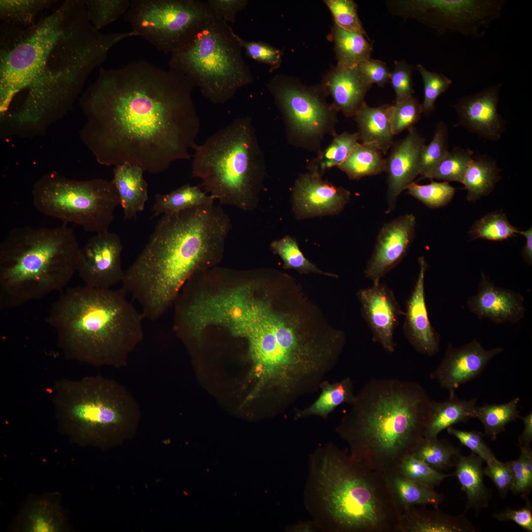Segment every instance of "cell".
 Masks as SVG:
<instances>
[{
	"mask_svg": "<svg viewBox=\"0 0 532 532\" xmlns=\"http://www.w3.org/2000/svg\"><path fill=\"white\" fill-rule=\"evenodd\" d=\"M267 86L282 114L288 134L297 144L318 150L324 136L335 134L337 111L326 102L322 86L308 87L280 75Z\"/></svg>",
	"mask_w": 532,
	"mask_h": 532,
	"instance_id": "cell-13",
	"label": "cell"
},
{
	"mask_svg": "<svg viewBox=\"0 0 532 532\" xmlns=\"http://www.w3.org/2000/svg\"><path fill=\"white\" fill-rule=\"evenodd\" d=\"M503 350L501 347L486 349L475 339L459 347L449 343L442 361L430 378L436 380L449 392V397H453L461 385L478 377Z\"/></svg>",
	"mask_w": 532,
	"mask_h": 532,
	"instance_id": "cell-17",
	"label": "cell"
},
{
	"mask_svg": "<svg viewBox=\"0 0 532 532\" xmlns=\"http://www.w3.org/2000/svg\"><path fill=\"white\" fill-rule=\"evenodd\" d=\"M448 132L447 125L441 121L437 124L431 141L422 147L420 155V181L429 175L448 153Z\"/></svg>",
	"mask_w": 532,
	"mask_h": 532,
	"instance_id": "cell-43",
	"label": "cell"
},
{
	"mask_svg": "<svg viewBox=\"0 0 532 532\" xmlns=\"http://www.w3.org/2000/svg\"><path fill=\"white\" fill-rule=\"evenodd\" d=\"M416 219L407 213L384 224L365 270L366 277L377 285L404 258L415 236Z\"/></svg>",
	"mask_w": 532,
	"mask_h": 532,
	"instance_id": "cell-19",
	"label": "cell"
},
{
	"mask_svg": "<svg viewBox=\"0 0 532 532\" xmlns=\"http://www.w3.org/2000/svg\"><path fill=\"white\" fill-rule=\"evenodd\" d=\"M360 140L359 133L344 132L335 134L331 144L310 165V171H316L322 175L324 170L334 166H339L348 157Z\"/></svg>",
	"mask_w": 532,
	"mask_h": 532,
	"instance_id": "cell-39",
	"label": "cell"
},
{
	"mask_svg": "<svg viewBox=\"0 0 532 532\" xmlns=\"http://www.w3.org/2000/svg\"><path fill=\"white\" fill-rule=\"evenodd\" d=\"M364 317L370 329L372 340L387 352L395 351L394 334L399 317L404 315L393 291L385 283L373 285L358 294Z\"/></svg>",
	"mask_w": 532,
	"mask_h": 532,
	"instance_id": "cell-20",
	"label": "cell"
},
{
	"mask_svg": "<svg viewBox=\"0 0 532 532\" xmlns=\"http://www.w3.org/2000/svg\"><path fill=\"white\" fill-rule=\"evenodd\" d=\"M406 477L433 488L454 473H443L413 455L404 458L396 469Z\"/></svg>",
	"mask_w": 532,
	"mask_h": 532,
	"instance_id": "cell-46",
	"label": "cell"
},
{
	"mask_svg": "<svg viewBox=\"0 0 532 532\" xmlns=\"http://www.w3.org/2000/svg\"><path fill=\"white\" fill-rule=\"evenodd\" d=\"M305 496L319 529L400 532V512L383 474L332 444L312 455Z\"/></svg>",
	"mask_w": 532,
	"mask_h": 532,
	"instance_id": "cell-5",
	"label": "cell"
},
{
	"mask_svg": "<svg viewBox=\"0 0 532 532\" xmlns=\"http://www.w3.org/2000/svg\"><path fill=\"white\" fill-rule=\"evenodd\" d=\"M53 391L60 423L81 440H105L140 415L136 399L124 386L101 376L60 380Z\"/></svg>",
	"mask_w": 532,
	"mask_h": 532,
	"instance_id": "cell-10",
	"label": "cell"
},
{
	"mask_svg": "<svg viewBox=\"0 0 532 532\" xmlns=\"http://www.w3.org/2000/svg\"><path fill=\"white\" fill-rule=\"evenodd\" d=\"M371 86L358 66L345 68L334 67L322 85L326 94L332 97L336 110L347 117L354 116L365 102V97Z\"/></svg>",
	"mask_w": 532,
	"mask_h": 532,
	"instance_id": "cell-24",
	"label": "cell"
},
{
	"mask_svg": "<svg viewBox=\"0 0 532 532\" xmlns=\"http://www.w3.org/2000/svg\"><path fill=\"white\" fill-rule=\"evenodd\" d=\"M519 419L523 421L524 425L523 432L519 437V445L531 446L532 441V411L525 417L519 416Z\"/></svg>",
	"mask_w": 532,
	"mask_h": 532,
	"instance_id": "cell-60",
	"label": "cell"
},
{
	"mask_svg": "<svg viewBox=\"0 0 532 532\" xmlns=\"http://www.w3.org/2000/svg\"><path fill=\"white\" fill-rule=\"evenodd\" d=\"M395 67L390 72L389 81L396 93L395 102L404 101L412 97L413 67L405 61H394Z\"/></svg>",
	"mask_w": 532,
	"mask_h": 532,
	"instance_id": "cell-52",
	"label": "cell"
},
{
	"mask_svg": "<svg viewBox=\"0 0 532 532\" xmlns=\"http://www.w3.org/2000/svg\"><path fill=\"white\" fill-rule=\"evenodd\" d=\"M425 138L413 127L407 135L397 142L387 159V207L386 214L395 208L400 193L420 174V155Z\"/></svg>",
	"mask_w": 532,
	"mask_h": 532,
	"instance_id": "cell-21",
	"label": "cell"
},
{
	"mask_svg": "<svg viewBox=\"0 0 532 532\" xmlns=\"http://www.w3.org/2000/svg\"><path fill=\"white\" fill-rule=\"evenodd\" d=\"M408 194L431 208L447 204L452 200L455 188L446 181H432L426 185L413 182L406 188Z\"/></svg>",
	"mask_w": 532,
	"mask_h": 532,
	"instance_id": "cell-45",
	"label": "cell"
},
{
	"mask_svg": "<svg viewBox=\"0 0 532 532\" xmlns=\"http://www.w3.org/2000/svg\"><path fill=\"white\" fill-rule=\"evenodd\" d=\"M508 463L513 476L511 491L515 494H523L526 496L531 489L527 483L521 458L519 457L517 460L508 462Z\"/></svg>",
	"mask_w": 532,
	"mask_h": 532,
	"instance_id": "cell-58",
	"label": "cell"
},
{
	"mask_svg": "<svg viewBox=\"0 0 532 532\" xmlns=\"http://www.w3.org/2000/svg\"><path fill=\"white\" fill-rule=\"evenodd\" d=\"M493 517L499 521H513L526 531L532 532V511L529 503L518 509L508 507L502 511L494 513Z\"/></svg>",
	"mask_w": 532,
	"mask_h": 532,
	"instance_id": "cell-57",
	"label": "cell"
},
{
	"mask_svg": "<svg viewBox=\"0 0 532 532\" xmlns=\"http://www.w3.org/2000/svg\"><path fill=\"white\" fill-rule=\"evenodd\" d=\"M477 398L466 399L456 395L443 401L432 400L424 437H437L438 434L454 425L466 423L474 418Z\"/></svg>",
	"mask_w": 532,
	"mask_h": 532,
	"instance_id": "cell-29",
	"label": "cell"
},
{
	"mask_svg": "<svg viewBox=\"0 0 532 532\" xmlns=\"http://www.w3.org/2000/svg\"><path fill=\"white\" fill-rule=\"evenodd\" d=\"M236 37L241 48L249 58L268 65L270 71L280 66L282 55L280 50L266 42L247 41L237 34Z\"/></svg>",
	"mask_w": 532,
	"mask_h": 532,
	"instance_id": "cell-51",
	"label": "cell"
},
{
	"mask_svg": "<svg viewBox=\"0 0 532 532\" xmlns=\"http://www.w3.org/2000/svg\"><path fill=\"white\" fill-rule=\"evenodd\" d=\"M88 19L98 31L124 15L131 0H83Z\"/></svg>",
	"mask_w": 532,
	"mask_h": 532,
	"instance_id": "cell-44",
	"label": "cell"
},
{
	"mask_svg": "<svg viewBox=\"0 0 532 532\" xmlns=\"http://www.w3.org/2000/svg\"><path fill=\"white\" fill-rule=\"evenodd\" d=\"M519 397L501 404H484L476 407L474 418L482 423L484 434L491 440H495L500 432L505 430L506 425L519 418Z\"/></svg>",
	"mask_w": 532,
	"mask_h": 532,
	"instance_id": "cell-37",
	"label": "cell"
},
{
	"mask_svg": "<svg viewBox=\"0 0 532 532\" xmlns=\"http://www.w3.org/2000/svg\"><path fill=\"white\" fill-rule=\"evenodd\" d=\"M520 234H522L526 238V244L522 250V256L527 264L532 265V229L530 228L526 231H521Z\"/></svg>",
	"mask_w": 532,
	"mask_h": 532,
	"instance_id": "cell-61",
	"label": "cell"
},
{
	"mask_svg": "<svg viewBox=\"0 0 532 532\" xmlns=\"http://www.w3.org/2000/svg\"><path fill=\"white\" fill-rule=\"evenodd\" d=\"M194 150L192 176L205 193L220 204L257 208L266 171L251 117L234 120Z\"/></svg>",
	"mask_w": 532,
	"mask_h": 532,
	"instance_id": "cell-8",
	"label": "cell"
},
{
	"mask_svg": "<svg viewBox=\"0 0 532 532\" xmlns=\"http://www.w3.org/2000/svg\"><path fill=\"white\" fill-rule=\"evenodd\" d=\"M118 289L85 286L63 292L52 304L46 322L57 333L68 358L97 366L127 365L143 338L141 312Z\"/></svg>",
	"mask_w": 532,
	"mask_h": 532,
	"instance_id": "cell-6",
	"label": "cell"
},
{
	"mask_svg": "<svg viewBox=\"0 0 532 532\" xmlns=\"http://www.w3.org/2000/svg\"><path fill=\"white\" fill-rule=\"evenodd\" d=\"M478 529L464 515H451L434 507L422 505L400 512V532H476Z\"/></svg>",
	"mask_w": 532,
	"mask_h": 532,
	"instance_id": "cell-25",
	"label": "cell"
},
{
	"mask_svg": "<svg viewBox=\"0 0 532 532\" xmlns=\"http://www.w3.org/2000/svg\"><path fill=\"white\" fill-rule=\"evenodd\" d=\"M212 14L207 2L197 0H131L124 15L131 30L170 55L186 45Z\"/></svg>",
	"mask_w": 532,
	"mask_h": 532,
	"instance_id": "cell-12",
	"label": "cell"
},
{
	"mask_svg": "<svg viewBox=\"0 0 532 532\" xmlns=\"http://www.w3.org/2000/svg\"><path fill=\"white\" fill-rule=\"evenodd\" d=\"M460 455L459 448L446 439L424 437L412 455L440 471L455 466Z\"/></svg>",
	"mask_w": 532,
	"mask_h": 532,
	"instance_id": "cell-38",
	"label": "cell"
},
{
	"mask_svg": "<svg viewBox=\"0 0 532 532\" xmlns=\"http://www.w3.org/2000/svg\"><path fill=\"white\" fill-rule=\"evenodd\" d=\"M133 31L102 33L83 0L59 1L33 24L0 23V118L3 136L41 134L63 118L112 48Z\"/></svg>",
	"mask_w": 532,
	"mask_h": 532,
	"instance_id": "cell-1",
	"label": "cell"
},
{
	"mask_svg": "<svg viewBox=\"0 0 532 532\" xmlns=\"http://www.w3.org/2000/svg\"><path fill=\"white\" fill-rule=\"evenodd\" d=\"M483 460L472 452L466 456L460 455L456 463L455 475L467 500L466 509H472L477 513L486 508L491 498L490 490L484 482Z\"/></svg>",
	"mask_w": 532,
	"mask_h": 532,
	"instance_id": "cell-28",
	"label": "cell"
},
{
	"mask_svg": "<svg viewBox=\"0 0 532 532\" xmlns=\"http://www.w3.org/2000/svg\"><path fill=\"white\" fill-rule=\"evenodd\" d=\"M446 430L448 433L458 439L462 445L469 448L486 462L495 457L480 432L461 430L453 426Z\"/></svg>",
	"mask_w": 532,
	"mask_h": 532,
	"instance_id": "cell-53",
	"label": "cell"
},
{
	"mask_svg": "<svg viewBox=\"0 0 532 532\" xmlns=\"http://www.w3.org/2000/svg\"><path fill=\"white\" fill-rule=\"evenodd\" d=\"M195 87L182 73L146 61L101 66L79 99L86 117L81 140L101 165L128 163L164 172L175 161L190 160L197 145Z\"/></svg>",
	"mask_w": 532,
	"mask_h": 532,
	"instance_id": "cell-2",
	"label": "cell"
},
{
	"mask_svg": "<svg viewBox=\"0 0 532 532\" xmlns=\"http://www.w3.org/2000/svg\"><path fill=\"white\" fill-rule=\"evenodd\" d=\"M335 25L344 30L362 33L368 38L357 12V5L351 0H326Z\"/></svg>",
	"mask_w": 532,
	"mask_h": 532,
	"instance_id": "cell-50",
	"label": "cell"
},
{
	"mask_svg": "<svg viewBox=\"0 0 532 532\" xmlns=\"http://www.w3.org/2000/svg\"><path fill=\"white\" fill-rule=\"evenodd\" d=\"M502 86L501 83L491 85L459 99L453 105L458 117L455 126H462L489 141L499 140L506 126L498 110Z\"/></svg>",
	"mask_w": 532,
	"mask_h": 532,
	"instance_id": "cell-18",
	"label": "cell"
},
{
	"mask_svg": "<svg viewBox=\"0 0 532 532\" xmlns=\"http://www.w3.org/2000/svg\"><path fill=\"white\" fill-rule=\"evenodd\" d=\"M382 474L400 512L404 508L417 505L432 504L438 507L443 500V495L433 488L415 482L397 469Z\"/></svg>",
	"mask_w": 532,
	"mask_h": 532,
	"instance_id": "cell-30",
	"label": "cell"
},
{
	"mask_svg": "<svg viewBox=\"0 0 532 532\" xmlns=\"http://www.w3.org/2000/svg\"><path fill=\"white\" fill-rule=\"evenodd\" d=\"M32 194L33 205L42 214L96 233L109 231L120 204L112 181L78 180L56 172L41 176L34 184Z\"/></svg>",
	"mask_w": 532,
	"mask_h": 532,
	"instance_id": "cell-11",
	"label": "cell"
},
{
	"mask_svg": "<svg viewBox=\"0 0 532 532\" xmlns=\"http://www.w3.org/2000/svg\"><path fill=\"white\" fill-rule=\"evenodd\" d=\"M350 192L322 178L316 171L301 174L292 195V207L298 220L336 215L350 199Z\"/></svg>",
	"mask_w": 532,
	"mask_h": 532,
	"instance_id": "cell-16",
	"label": "cell"
},
{
	"mask_svg": "<svg viewBox=\"0 0 532 532\" xmlns=\"http://www.w3.org/2000/svg\"><path fill=\"white\" fill-rule=\"evenodd\" d=\"M231 229L230 218L214 202L162 215L122 281L144 319H158L195 273L220 260Z\"/></svg>",
	"mask_w": 532,
	"mask_h": 532,
	"instance_id": "cell-3",
	"label": "cell"
},
{
	"mask_svg": "<svg viewBox=\"0 0 532 532\" xmlns=\"http://www.w3.org/2000/svg\"><path fill=\"white\" fill-rule=\"evenodd\" d=\"M145 171L139 166L125 163L115 166L111 180L119 194L125 220L136 219L148 200Z\"/></svg>",
	"mask_w": 532,
	"mask_h": 532,
	"instance_id": "cell-26",
	"label": "cell"
},
{
	"mask_svg": "<svg viewBox=\"0 0 532 532\" xmlns=\"http://www.w3.org/2000/svg\"><path fill=\"white\" fill-rule=\"evenodd\" d=\"M62 516L58 509L50 502L35 503L28 514L26 530L30 532H56L61 530Z\"/></svg>",
	"mask_w": 532,
	"mask_h": 532,
	"instance_id": "cell-47",
	"label": "cell"
},
{
	"mask_svg": "<svg viewBox=\"0 0 532 532\" xmlns=\"http://www.w3.org/2000/svg\"><path fill=\"white\" fill-rule=\"evenodd\" d=\"M520 232L511 225L505 214L496 212L487 214L476 221L469 233L472 239L503 241L520 234Z\"/></svg>",
	"mask_w": 532,
	"mask_h": 532,
	"instance_id": "cell-42",
	"label": "cell"
},
{
	"mask_svg": "<svg viewBox=\"0 0 532 532\" xmlns=\"http://www.w3.org/2000/svg\"><path fill=\"white\" fill-rule=\"evenodd\" d=\"M419 272L405 305L403 330L418 353L432 356L439 351L440 335L432 326L426 304L425 276L428 268L423 256L418 259Z\"/></svg>",
	"mask_w": 532,
	"mask_h": 532,
	"instance_id": "cell-22",
	"label": "cell"
},
{
	"mask_svg": "<svg viewBox=\"0 0 532 532\" xmlns=\"http://www.w3.org/2000/svg\"><path fill=\"white\" fill-rule=\"evenodd\" d=\"M486 463L484 475L492 480L501 498H505L513 484L512 473L508 462H500L495 457Z\"/></svg>",
	"mask_w": 532,
	"mask_h": 532,
	"instance_id": "cell-54",
	"label": "cell"
},
{
	"mask_svg": "<svg viewBox=\"0 0 532 532\" xmlns=\"http://www.w3.org/2000/svg\"><path fill=\"white\" fill-rule=\"evenodd\" d=\"M524 472L529 487H532V451L531 446H520Z\"/></svg>",
	"mask_w": 532,
	"mask_h": 532,
	"instance_id": "cell-59",
	"label": "cell"
},
{
	"mask_svg": "<svg viewBox=\"0 0 532 532\" xmlns=\"http://www.w3.org/2000/svg\"><path fill=\"white\" fill-rule=\"evenodd\" d=\"M416 69L421 75L424 85L422 112L429 114L434 111L437 98L448 90L452 81L441 73L428 70L420 64L417 65Z\"/></svg>",
	"mask_w": 532,
	"mask_h": 532,
	"instance_id": "cell-48",
	"label": "cell"
},
{
	"mask_svg": "<svg viewBox=\"0 0 532 532\" xmlns=\"http://www.w3.org/2000/svg\"><path fill=\"white\" fill-rule=\"evenodd\" d=\"M57 0H0V23L20 27L34 24Z\"/></svg>",
	"mask_w": 532,
	"mask_h": 532,
	"instance_id": "cell-36",
	"label": "cell"
},
{
	"mask_svg": "<svg viewBox=\"0 0 532 532\" xmlns=\"http://www.w3.org/2000/svg\"><path fill=\"white\" fill-rule=\"evenodd\" d=\"M432 401L417 382L373 378L355 395L335 431L351 456L383 474L396 469L424 438Z\"/></svg>",
	"mask_w": 532,
	"mask_h": 532,
	"instance_id": "cell-4",
	"label": "cell"
},
{
	"mask_svg": "<svg viewBox=\"0 0 532 532\" xmlns=\"http://www.w3.org/2000/svg\"><path fill=\"white\" fill-rule=\"evenodd\" d=\"M236 35L212 11L193 38L170 55L168 66L188 77L212 103H226L253 81Z\"/></svg>",
	"mask_w": 532,
	"mask_h": 532,
	"instance_id": "cell-9",
	"label": "cell"
},
{
	"mask_svg": "<svg viewBox=\"0 0 532 532\" xmlns=\"http://www.w3.org/2000/svg\"><path fill=\"white\" fill-rule=\"evenodd\" d=\"M214 201V199L200 187L187 184L167 194H156L152 217L186 210Z\"/></svg>",
	"mask_w": 532,
	"mask_h": 532,
	"instance_id": "cell-33",
	"label": "cell"
},
{
	"mask_svg": "<svg viewBox=\"0 0 532 532\" xmlns=\"http://www.w3.org/2000/svg\"><path fill=\"white\" fill-rule=\"evenodd\" d=\"M524 299L518 292L496 286L482 272L477 294L466 302L469 311L480 319L495 324L518 323L525 316Z\"/></svg>",
	"mask_w": 532,
	"mask_h": 532,
	"instance_id": "cell-23",
	"label": "cell"
},
{
	"mask_svg": "<svg viewBox=\"0 0 532 532\" xmlns=\"http://www.w3.org/2000/svg\"><path fill=\"white\" fill-rule=\"evenodd\" d=\"M80 247L65 224L17 227L0 244V309L21 306L67 285L77 271Z\"/></svg>",
	"mask_w": 532,
	"mask_h": 532,
	"instance_id": "cell-7",
	"label": "cell"
},
{
	"mask_svg": "<svg viewBox=\"0 0 532 532\" xmlns=\"http://www.w3.org/2000/svg\"><path fill=\"white\" fill-rule=\"evenodd\" d=\"M210 10L226 22L234 23L237 13L248 5L247 0H208Z\"/></svg>",
	"mask_w": 532,
	"mask_h": 532,
	"instance_id": "cell-56",
	"label": "cell"
},
{
	"mask_svg": "<svg viewBox=\"0 0 532 532\" xmlns=\"http://www.w3.org/2000/svg\"><path fill=\"white\" fill-rule=\"evenodd\" d=\"M374 144L358 143L337 167L352 180L377 175L385 171L386 159Z\"/></svg>",
	"mask_w": 532,
	"mask_h": 532,
	"instance_id": "cell-35",
	"label": "cell"
},
{
	"mask_svg": "<svg viewBox=\"0 0 532 532\" xmlns=\"http://www.w3.org/2000/svg\"><path fill=\"white\" fill-rule=\"evenodd\" d=\"M123 245L118 234L109 231L96 233L80 247L77 271L85 286L109 289L122 282Z\"/></svg>",
	"mask_w": 532,
	"mask_h": 532,
	"instance_id": "cell-15",
	"label": "cell"
},
{
	"mask_svg": "<svg viewBox=\"0 0 532 532\" xmlns=\"http://www.w3.org/2000/svg\"><path fill=\"white\" fill-rule=\"evenodd\" d=\"M391 106L386 104L374 107L365 102L354 116L362 143L374 144L383 154L387 153L394 142L390 119Z\"/></svg>",
	"mask_w": 532,
	"mask_h": 532,
	"instance_id": "cell-27",
	"label": "cell"
},
{
	"mask_svg": "<svg viewBox=\"0 0 532 532\" xmlns=\"http://www.w3.org/2000/svg\"><path fill=\"white\" fill-rule=\"evenodd\" d=\"M270 247L274 254L281 258L286 268L294 269L301 273H314L337 277V275L323 271L307 259L300 250L297 240L289 235L273 241Z\"/></svg>",
	"mask_w": 532,
	"mask_h": 532,
	"instance_id": "cell-40",
	"label": "cell"
},
{
	"mask_svg": "<svg viewBox=\"0 0 532 532\" xmlns=\"http://www.w3.org/2000/svg\"><path fill=\"white\" fill-rule=\"evenodd\" d=\"M396 14L413 18L441 33L483 38L501 15L504 0H412L392 2Z\"/></svg>",
	"mask_w": 532,
	"mask_h": 532,
	"instance_id": "cell-14",
	"label": "cell"
},
{
	"mask_svg": "<svg viewBox=\"0 0 532 532\" xmlns=\"http://www.w3.org/2000/svg\"><path fill=\"white\" fill-rule=\"evenodd\" d=\"M329 37L334 43L336 66L340 68L355 67L371 58L372 45L362 33L344 30L334 24Z\"/></svg>",
	"mask_w": 532,
	"mask_h": 532,
	"instance_id": "cell-32",
	"label": "cell"
},
{
	"mask_svg": "<svg viewBox=\"0 0 532 532\" xmlns=\"http://www.w3.org/2000/svg\"><path fill=\"white\" fill-rule=\"evenodd\" d=\"M422 113L421 104L413 96L404 101L391 104L390 119L393 134L414 127Z\"/></svg>",
	"mask_w": 532,
	"mask_h": 532,
	"instance_id": "cell-49",
	"label": "cell"
},
{
	"mask_svg": "<svg viewBox=\"0 0 532 532\" xmlns=\"http://www.w3.org/2000/svg\"><path fill=\"white\" fill-rule=\"evenodd\" d=\"M362 72L372 85L383 87L389 81L390 72L384 62L370 58L358 65Z\"/></svg>",
	"mask_w": 532,
	"mask_h": 532,
	"instance_id": "cell-55",
	"label": "cell"
},
{
	"mask_svg": "<svg viewBox=\"0 0 532 532\" xmlns=\"http://www.w3.org/2000/svg\"><path fill=\"white\" fill-rule=\"evenodd\" d=\"M320 390L319 397L312 403L295 411V419L313 416L326 419L337 406L343 403L351 405L355 399L353 382L348 377L334 383L326 380Z\"/></svg>",
	"mask_w": 532,
	"mask_h": 532,
	"instance_id": "cell-31",
	"label": "cell"
},
{
	"mask_svg": "<svg viewBox=\"0 0 532 532\" xmlns=\"http://www.w3.org/2000/svg\"><path fill=\"white\" fill-rule=\"evenodd\" d=\"M319 529L315 522H299L293 526L290 527L288 529L289 532H314Z\"/></svg>",
	"mask_w": 532,
	"mask_h": 532,
	"instance_id": "cell-62",
	"label": "cell"
},
{
	"mask_svg": "<svg viewBox=\"0 0 532 532\" xmlns=\"http://www.w3.org/2000/svg\"><path fill=\"white\" fill-rule=\"evenodd\" d=\"M501 178L495 160L487 156L473 158L462 183L467 192V200L474 201L487 195Z\"/></svg>",
	"mask_w": 532,
	"mask_h": 532,
	"instance_id": "cell-34",
	"label": "cell"
},
{
	"mask_svg": "<svg viewBox=\"0 0 532 532\" xmlns=\"http://www.w3.org/2000/svg\"><path fill=\"white\" fill-rule=\"evenodd\" d=\"M473 152L468 148L454 147L433 169L427 178L463 183Z\"/></svg>",
	"mask_w": 532,
	"mask_h": 532,
	"instance_id": "cell-41",
	"label": "cell"
}]
</instances>
